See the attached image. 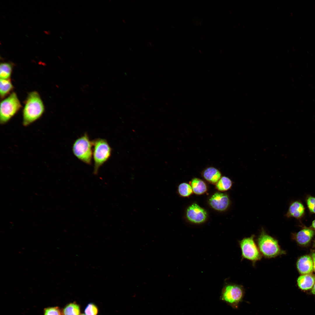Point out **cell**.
Here are the masks:
<instances>
[{"mask_svg": "<svg viewBox=\"0 0 315 315\" xmlns=\"http://www.w3.org/2000/svg\"><path fill=\"white\" fill-rule=\"evenodd\" d=\"M44 110V105L38 93L36 91L30 92L23 111V125L27 126L38 119Z\"/></svg>", "mask_w": 315, "mask_h": 315, "instance_id": "1", "label": "cell"}, {"mask_svg": "<svg viewBox=\"0 0 315 315\" xmlns=\"http://www.w3.org/2000/svg\"><path fill=\"white\" fill-rule=\"evenodd\" d=\"M256 241L260 253L265 258H274L286 254L280 247L278 241L268 234L262 228Z\"/></svg>", "mask_w": 315, "mask_h": 315, "instance_id": "2", "label": "cell"}, {"mask_svg": "<svg viewBox=\"0 0 315 315\" xmlns=\"http://www.w3.org/2000/svg\"><path fill=\"white\" fill-rule=\"evenodd\" d=\"M92 141H91L87 133H85L74 141L72 150L74 155L83 162L91 164L93 155Z\"/></svg>", "mask_w": 315, "mask_h": 315, "instance_id": "3", "label": "cell"}, {"mask_svg": "<svg viewBox=\"0 0 315 315\" xmlns=\"http://www.w3.org/2000/svg\"><path fill=\"white\" fill-rule=\"evenodd\" d=\"M94 148L93 157L94 162L93 173L98 174L100 167L110 158L112 148L105 139L97 138L92 141Z\"/></svg>", "mask_w": 315, "mask_h": 315, "instance_id": "4", "label": "cell"}, {"mask_svg": "<svg viewBox=\"0 0 315 315\" xmlns=\"http://www.w3.org/2000/svg\"><path fill=\"white\" fill-rule=\"evenodd\" d=\"M245 294V290L241 285L233 283H227L222 293V300L233 308H238L242 301Z\"/></svg>", "mask_w": 315, "mask_h": 315, "instance_id": "5", "label": "cell"}, {"mask_svg": "<svg viewBox=\"0 0 315 315\" xmlns=\"http://www.w3.org/2000/svg\"><path fill=\"white\" fill-rule=\"evenodd\" d=\"M255 236L244 237L239 241L242 252V260L246 259L251 261L253 266L256 262L260 260L262 257L254 241Z\"/></svg>", "mask_w": 315, "mask_h": 315, "instance_id": "6", "label": "cell"}, {"mask_svg": "<svg viewBox=\"0 0 315 315\" xmlns=\"http://www.w3.org/2000/svg\"><path fill=\"white\" fill-rule=\"evenodd\" d=\"M21 107V105L16 94L12 93L1 103V124H5L8 121Z\"/></svg>", "mask_w": 315, "mask_h": 315, "instance_id": "7", "label": "cell"}, {"mask_svg": "<svg viewBox=\"0 0 315 315\" xmlns=\"http://www.w3.org/2000/svg\"><path fill=\"white\" fill-rule=\"evenodd\" d=\"M186 215L188 219L195 223H203L207 216L206 211L196 203H193L188 207Z\"/></svg>", "mask_w": 315, "mask_h": 315, "instance_id": "8", "label": "cell"}, {"mask_svg": "<svg viewBox=\"0 0 315 315\" xmlns=\"http://www.w3.org/2000/svg\"><path fill=\"white\" fill-rule=\"evenodd\" d=\"M209 203L214 209L219 211H224L228 207L230 200L228 195L224 193L217 192L210 198Z\"/></svg>", "mask_w": 315, "mask_h": 315, "instance_id": "9", "label": "cell"}, {"mask_svg": "<svg viewBox=\"0 0 315 315\" xmlns=\"http://www.w3.org/2000/svg\"><path fill=\"white\" fill-rule=\"evenodd\" d=\"M297 267L299 273L302 275L312 274L314 269L311 257L305 255L300 257L297 261Z\"/></svg>", "mask_w": 315, "mask_h": 315, "instance_id": "10", "label": "cell"}, {"mask_svg": "<svg viewBox=\"0 0 315 315\" xmlns=\"http://www.w3.org/2000/svg\"><path fill=\"white\" fill-rule=\"evenodd\" d=\"M315 234V231L313 229L305 228L294 235V237L299 244L304 245L309 243Z\"/></svg>", "mask_w": 315, "mask_h": 315, "instance_id": "11", "label": "cell"}, {"mask_svg": "<svg viewBox=\"0 0 315 315\" xmlns=\"http://www.w3.org/2000/svg\"><path fill=\"white\" fill-rule=\"evenodd\" d=\"M299 288L303 290L312 289L315 283V275L312 274L302 275L297 280Z\"/></svg>", "mask_w": 315, "mask_h": 315, "instance_id": "12", "label": "cell"}, {"mask_svg": "<svg viewBox=\"0 0 315 315\" xmlns=\"http://www.w3.org/2000/svg\"><path fill=\"white\" fill-rule=\"evenodd\" d=\"M304 206L300 202L295 201L290 205L286 216L287 217L300 218L304 215Z\"/></svg>", "mask_w": 315, "mask_h": 315, "instance_id": "13", "label": "cell"}, {"mask_svg": "<svg viewBox=\"0 0 315 315\" xmlns=\"http://www.w3.org/2000/svg\"><path fill=\"white\" fill-rule=\"evenodd\" d=\"M204 178L207 181L212 183H216L221 178L220 171L213 167H209L205 169L202 173Z\"/></svg>", "mask_w": 315, "mask_h": 315, "instance_id": "14", "label": "cell"}, {"mask_svg": "<svg viewBox=\"0 0 315 315\" xmlns=\"http://www.w3.org/2000/svg\"><path fill=\"white\" fill-rule=\"evenodd\" d=\"M191 186L193 192L195 194L201 195L207 190V186L202 180L197 178H193L191 182Z\"/></svg>", "mask_w": 315, "mask_h": 315, "instance_id": "15", "label": "cell"}, {"mask_svg": "<svg viewBox=\"0 0 315 315\" xmlns=\"http://www.w3.org/2000/svg\"><path fill=\"white\" fill-rule=\"evenodd\" d=\"M232 185V181L228 177L223 176L216 183V187L218 190L224 191L230 189Z\"/></svg>", "mask_w": 315, "mask_h": 315, "instance_id": "16", "label": "cell"}, {"mask_svg": "<svg viewBox=\"0 0 315 315\" xmlns=\"http://www.w3.org/2000/svg\"><path fill=\"white\" fill-rule=\"evenodd\" d=\"M0 94L1 98H4L13 88L11 81L8 79L0 78Z\"/></svg>", "mask_w": 315, "mask_h": 315, "instance_id": "17", "label": "cell"}, {"mask_svg": "<svg viewBox=\"0 0 315 315\" xmlns=\"http://www.w3.org/2000/svg\"><path fill=\"white\" fill-rule=\"evenodd\" d=\"M12 68L13 65L10 63H1L0 65V78L8 79L10 76Z\"/></svg>", "mask_w": 315, "mask_h": 315, "instance_id": "18", "label": "cell"}, {"mask_svg": "<svg viewBox=\"0 0 315 315\" xmlns=\"http://www.w3.org/2000/svg\"><path fill=\"white\" fill-rule=\"evenodd\" d=\"M178 191L180 195L184 197L189 196L193 192L191 186L186 183H183L179 185Z\"/></svg>", "mask_w": 315, "mask_h": 315, "instance_id": "19", "label": "cell"}, {"mask_svg": "<svg viewBox=\"0 0 315 315\" xmlns=\"http://www.w3.org/2000/svg\"><path fill=\"white\" fill-rule=\"evenodd\" d=\"M63 313L64 315H79V307L76 304H70L64 308Z\"/></svg>", "mask_w": 315, "mask_h": 315, "instance_id": "20", "label": "cell"}, {"mask_svg": "<svg viewBox=\"0 0 315 315\" xmlns=\"http://www.w3.org/2000/svg\"><path fill=\"white\" fill-rule=\"evenodd\" d=\"M306 203L309 211L315 214V197L309 196L306 200Z\"/></svg>", "mask_w": 315, "mask_h": 315, "instance_id": "21", "label": "cell"}, {"mask_svg": "<svg viewBox=\"0 0 315 315\" xmlns=\"http://www.w3.org/2000/svg\"><path fill=\"white\" fill-rule=\"evenodd\" d=\"M85 312L87 315H96L98 313V309L95 305L90 303L86 307Z\"/></svg>", "mask_w": 315, "mask_h": 315, "instance_id": "22", "label": "cell"}, {"mask_svg": "<svg viewBox=\"0 0 315 315\" xmlns=\"http://www.w3.org/2000/svg\"><path fill=\"white\" fill-rule=\"evenodd\" d=\"M44 315H60L59 310L56 307L48 308L45 310Z\"/></svg>", "mask_w": 315, "mask_h": 315, "instance_id": "23", "label": "cell"}, {"mask_svg": "<svg viewBox=\"0 0 315 315\" xmlns=\"http://www.w3.org/2000/svg\"><path fill=\"white\" fill-rule=\"evenodd\" d=\"M311 257L313 261L314 270L315 272V252L312 253Z\"/></svg>", "mask_w": 315, "mask_h": 315, "instance_id": "24", "label": "cell"}, {"mask_svg": "<svg viewBox=\"0 0 315 315\" xmlns=\"http://www.w3.org/2000/svg\"><path fill=\"white\" fill-rule=\"evenodd\" d=\"M311 293L312 294L315 295V283L311 289Z\"/></svg>", "mask_w": 315, "mask_h": 315, "instance_id": "25", "label": "cell"}, {"mask_svg": "<svg viewBox=\"0 0 315 315\" xmlns=\"http://www.w3.org/2000/svg\"><path fill=\"white\" fill-rule=\"evenodd\" d=\"M311 227L315 230V220L313 221Z\"/></svg>", "mask_w": 315, "mask_h": 315, "instance_id": "26", "label": "cell"}, {"mask_svg": "<svg viewBox=\"0 0 315 315\" xmlns=\"http://www.w3.org/2000/svg\"><path fill=\"white\" fill-rule=\"evenodd\" d=\"M80 315H87L86 314H80Z\"/></svg>", "mask_w": 315, "mask_h": 315, "instance_id": "27", "label": "cell"}, {"mask_svg": "<svg viewBox=\"0 0 315 315\" xmlns=\"http://www.w3.org/2000/svg\"><path fill=\"white\" fill-rule=\"evenodd\" d=\"M314 245L315 246V242L314 243Z\"/></svg>", "mask_w": 315, "mask_h": 315, "instance_id": "28", "label": "cell"}]
</instances>
